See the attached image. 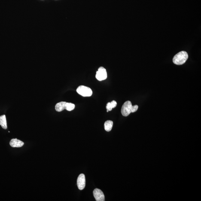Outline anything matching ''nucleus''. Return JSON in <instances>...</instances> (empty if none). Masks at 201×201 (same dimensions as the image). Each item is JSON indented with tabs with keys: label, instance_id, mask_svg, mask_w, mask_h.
Returning a JSON list of instances; mask_svg holds the SVG:
<instances>
[{
	"label": "nucleus",
	"instance_id": "nucleus-1",
	"mask_svg": "<svg viewBox=\"0 0 201 201\" xmlns=\"http://www.w3.org/2000/svg\"><path fill=\"white\" fill-rule=\"evenodd\" d=\"M138 109V105L133 106L130 101H127L125 102L122 106L121 109V114L123 116L127 117L131 113H134Z\"/></svg>",
	"mask_w": 201,
	"mask_h": 201
},
{
	"label": "nucleus",
	"instance_id": "nucleus-3",
	"mask_svg": "<svg viewBox=\"0 0 201 201\" xmlns=\"http://www.w3.org/2000/svg\"><path fill=\"white\" fill-rule=\"evenodd\" d=\"M77 91L79 94L84 97L90 96L92 94V90L90 88L83 85L79 86Z\"/></svg>",
	"mask_w": 201,
	"mask_h": 201
},
{
	"label": "nucleus",
	"instance_id": "nucleus-11",
	"mask_svg": "<svg viewBox=\"0 0 201 201\" xmlns=\"http://www.w3.org/2000/svg\"><path fill=\"white\" fill-rule=\"evenodd\" d=\"M74 108H75V105L74 104L71 103L67 102L66 108L67 110L68 111H72L74 109Z\"/></svg>",
	"mask_w": 201,
	"mask_h": 201
},
{
	"label": "nucleus",
	"instance_id": "nucleus-4",
	"mask_svg": "<svg viewBox=\"0 0 201 201\" xmlns=\"http://www.w3.org/2000/svg\"><path fill=\"white\" fill-rule=\"evenodd\" d=\"M107 74L106 70L102 67H100L96 71V78L99 81L105 80L107 78Z\"/></svg>",
	"mask_w": 201,
	"mask_h": 201
},
{
	"label": "nucleus",
	"instance_id": "nucleus-8",
	"mask_svg": "<svg viewBox=\"0 0 201 201\" xmlns=\"http://www.w3.org/2000/svg\"><path fill=\"white\" fill-rule=\"evenodd\" d=\"M67 102H61L56 104L55 106V110L57 111L61 112L66 109V107Z\"/></svg>",
	"mask_w": 201,
	"mask_h": 201
},
{
	"label": "nucleus",
	"instance_id": "nucleus-2",
	"mask_svg": "<svg viewBox=\"0 0 201 201\" xmlns=\"http://www.w3.org/2000/svg\"><path fill=\"white\" fill-rule=\"evenodd\" d=\"M188 57V54L187 52H180L174 57L172 60L173 62L175 65H182L185 63Z\"/></svg>",
	"mask_w": 201,
	"mask_h": 201
},
{
	"label": "nucleus",
	"instance_id": "nucleus-10",
	"mask_svg": "<svg viewBox=\"0 0 201 201\" xmlns=\"http://www.w3.org/2000/svg\"><path fill=\"white\" fill-rule=\"evenodd\" d=\"M113 123L112 121L107 120L104 123V129L107 132H110L113 127Z\"/></svg>",
	"mask_w": 201,
	"mask_h": 201
},
{
	"label": "nucleus",
	"instance_id": "nucleus-7",
	"mask_svg": "<svg viewBox=\"0 0 201 201\" xmlns=\"http://www.w3.org/2000/svg\"><path fill=\"white\" fill-rule=\"evenodd\" d=\"M24 143L17 138L11 139L10 142V145L13 147H19L24 145Z\"/></svg>",
	"mask_w": 201,
	"mask_h": 201
},
{
	"label": "nucleus",
	"instance_id": "nucleus-12",
	"mask_svg": "<svg viewBox=\"0 0 201 201\" xmlns=\"http://www.w3.org/2000/svg\"><path fill=\"white\" fill-rule=\"evenodd\" d=\"M106 108L107 110H108V111H111L113 108H112L111 106V103L109 102H108V103L106 105Z\"/></svg>",
	"mask_w": 201,
	"mask_h": 201
},
{
	"label": "nucleus",
	"instance_id": "nucleus-5",
	"mask_svg": "<svg viewBox=\"0 0 201 201\" xmlns=\"http://www.w3.org/2000/svg\"><path fill=\"white\" fill-rule=\"evenodd\" d=\"M77 186L79 190H83L85 186V177L84 174H81L79 175L77 179Z\"/></svg>",
	"mask_w": 201,
	"mask_h": 201
},
{
	"label": "nucleus",
	"instance_id": "nucleus-6",
	"mask_svg": "<svg viewBox=\"0 0 201 201\" xmlns=\"http://www.w3.org/2000/svg\"><path fill=\"white\" fill-rule=\"evenodd\" d=\"M94 197L96 201H105V196L103 192L98 188H95L93 191Z\"/></svg>",
	"mask_w": 201,
	"mask_h": 201
},
{
	"label": "nucleus",
	"instance_id": "nucleus-13",
	"mask_svg": "<svg viewBox=\"0 0 201 201\" xmlns=\"http://www.w3.org/2000/svg\"><path fill=\"white\" fill-rule=\"evenodd\" d=\"M110 103H111V106L112 108H115L117 105V103L115 101H113Z\"/></svg>",
	"mask_w": 201,
	"mask_h": 201
},
{
	"label": "nucleus",
	"instance_id": "nucleus-9",
	"mask_svg": "<svg viewBox=\"0 0 201 201\" xmlns=\"http://www.w3.org/2000/svg\"><path fill=\"white\" fill-rule=\"evenodd\" d=\"M0 125L3 129H7V120L5 115L0 116Z\"/></svg>",
	"mask_w": 201,
	"mask_h": 201
}]
</instances>
